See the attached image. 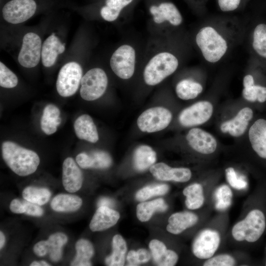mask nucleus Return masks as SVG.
Instances as JSON below:
<instances>
[{
    "label": "nucleus",
    "instance_id": "obj_1",
    "mask_svg": "<svg viewBox=\"0 0 266 266\" xmlns=\"http://www.w3.org/2000/svg\"><path fill=\"white\" fill-rule=\"evenodd\" d=\"M195 41L203 59L210 64L220 61L227 54L231 45V39L226 33L210 24L200 28Z\"/></svg>",
    "mask_w": 266,
    "mask_h": 266
},
{
    "label": "nucleus",
    "instance_id": "obj_2",
    "mask_svg": "<svg viewBox=\"0 0 266 266\" xmlns=\"http://www.w3.org/2000/svg\"><path fill=\"white\" fill-rule=\"evenodd\" d=\"M2 156L7 166L16 174L25 176L34 173L40 163L38 155L9 141L3 142Z\"/></svg>",
    "mask_w": 266,
    "mask_h": 266
},
{
    "label": "nucleus",
    "instance_id": "obj_3",
    "mask_svg": "<svg viewBox=\"0 0 266 266\" xmlns=\"http://www.w3.org/2000/svg\"><path fill=\"white\" fill-rule=\"evenodd\" d=\"M179 61L173 54L168 52L159 53L147 63L143 71V78L148 85L154 86L161 82L177 69Z\"/></svg>",
    "mask_w": 266,
    "mask_h": 266
},
{
    "label": "nucleus",
    "instance_id": "obj_4",
    "mask_svg": "<svg viewBox=\"0 0 266 266\" xmlns=\"http://www.w3.org/2000/svg\"><path fill=\"white\" fill-rule=\"evenodd\" d=\"M266 226L264 213L259 209H255L251 210L243 219L233 226L232 234L237 241L254 242L262 235Z\"/></svg>",
    "mask_w": 266,
    "mask_h": 266
},
{
    "label": "nucleus",
    "instance_id": "obj_5",
    "mask_svg": "<svg viewBox=\"0 0 266 266\" xmlns=\"http://www.w3.org/2000/svg\"><path fill=\"white\" fill-rule=\"evenodd\" d=\"M108 84L107 76L100 68L88 70L82 77L80 94L84 100L92 101L101 97Z\"/></svg>",
    "mask_w": 266,
    "mask_h": 266
},
{
    "label": "nucleus",
    "instance_id": "obj_6",
    "mask_svg": "<svg viewBox=\"0 0 266 266\" xmlns=\"http://www.w3.org/2000/svg\"><path fill=\"white\" fill-rule=\"evenodd\" d=\"M82 77V69L78 63L71 62L64 65L59 71L56 89L62 97H68L77 91Z\"/></svg>",
    "mask_w": 266,
    "mask_h": 266
},
{
    "label": "nucleus",
    "instance_id": "obj_7",
    "mask_svg": "<svg viewBox=\"0 0 266 266\" xmlns=\"http://www.w3.org/2000/svg\"><path fill=\"white\" fill-rule=\"evenodd\" d=\"M171 112L161 106L152 107L142 112L137 120L139 130L143 132L154 133L163 130L170 124Z\"/></svg>",
    "mask_w": 266,
    "mask_h": 266
},
{
    "label": "nucleus",
    "instance_id": "obj_8",
    "mask_svg": "<svg viewBox=\"0 0 266 266\" xmlns=\"http://www.w3.org/2000/svg\"><path fill=\"white\" fill-rule=\"evenodd\" d=\"M135 51L129 45H123L113 53L110 65L112 71L119 77L128 79L133 74L135 69Z\"/></svg>",
    "mask_w": 266,
    "mask_h": 266
},
{
    "label": "nucleus",
    "instance_id": "obj_9",
    "mask_svg": "<svg viewBox=\"0 0 266 266\" xmlns=\"http://www.w3.org/2000/svg\"><path fill=\"white\" fill-rule=\"evenodd\" d=\"M220 243L221 236L218 231L204 229L198 234L193 241V253L198 259H208L214 256Z\"/></svg>",
    "mask_w": 266,
    "mask_h": 266
},
{
    "label": "nucleus",
    "instance_id": "obj_10",
    "mask_svg": "<svg viewBox=\"0 0 266 266\" xmlns=\"http://www.w3.org/2000/svg\"><path fill=\"white\" fill-rule=\"evenodd\" d=\"M213 112V106L209 101H198L183 109L179 114L181 125L191 127L202 125L208 121Z\"/></svg>",
    "mask_w": 266,
    "mask_h": 266
},
{
    "label": "nucleus",
    "instance_id": "obj_11",
    "mask_svg": "<svg viewBox=\"0 0 266 266\" xmlns=\"http://www.w3.org/2000/svg\"><path fill=\"white\" fill-rule=\"evenodd\" d=\"M36 9V4L33 0H11L2 8V16L10 23L19 24L32 17Z\"/></svg>",
    "mask_w": 266,
    "mask_h": 266
},
{
    "label": "nucleus",
    "instance_id": "obj_12",
    "mask_svg": "<svg viewBox=\"0 0 266 266\" xmlns=\"http://www.w3.org/2000/svg\"><path fill=\"white\" fill-rule=\"evenodd\" d=\"M41 41L36 33H26L23 39L18 61L23 66L32 68L38 64L41 56Z\"/></svg>",
    "mask_w": 266,
    "mask_h": 266
},
{
    "label": "nucleus",
    "instance_id": "obj_13",
    "mask_svg": "<svg viewBox=\"0 0 266 266\" xmlns=\"http://www.w3.org/2000/svg\"><path fill=\"white\" fill-rule=\"evenodd\" d=\"M149 11L157 24L168 22L174 26L181 24L183 17L177 6L172 2L165 0H152Z\"/></svg>",
    "mask_w": 266,
    "mask_h": 266
},
{
    "label": "nucleus",
    "instance_id": "obj_14",
    "mask_svg": "<svg viewBox=\"0 0 266 266\" xmlns=\"http://www.w3.org/2000/svg\"><path fill=\"white\" fill-rule=\"evenodd\" d=\"M250 48L253 57L266 68V21L258 20L253 24L249 35Z\"/></svg>",
    "mask_w": 266,
    "mask_h": 266
},
{
    "label": "nucleus",
    "instance_id": "obj_15",
    "mask_svg": "<svg viewBox=\"0 0 266 266\" xmlns=\"http://www.w3.org/2000/svg\"><path fill=\"white\" fill-rule=\"evenodd\" d=\"M67 240V236L65 233L57 232L51 234L47 240L36 243L33 246V251L39 257L49 254L50 260L57 262L62 258L63 247Z\"/></svg>",
    "mask_w": 266,
    "mask_h": 266
},
{
    "label": "nucleus",
    "instance_id": "obj_16",
    "mask_svg": "<svg viewBox=\"0 0 266 266\" xmlns=\"http://www.w3.org/2000/svg\"><path fill=\"white\" fill-rule=\"evenodd\" d=\"M186 139L193 149L202 154H211L217 147V142L214 136L200 128L191 129L187 134Z\"/></svg>",
    "mask_w": 266,
    "mask_h": 266
},
{
    "label": "nucleus",
    "instance_id": "obj_17",
    "mask_svg": "<svg viewBox=\"0 0 266 266\" xmlns=\"http://www.w3.org/2000/svg\"><path fill=\"white\" fill-rule=\"evenodd\" d=\"M151 174L162 181L186 182L192 177L191 170L186 167H171L164 163L154 164L150 167Z\"/></svg>",
    "mask_w": 266,
    "mask_h": 266
},
{
    "label": "nucleus",
    "instance_id": "obj_18",
    "mask_svg": "<svg viewBox=\"0 0 266 266\" xmlns=\"http://www.w3.org/2000/svg\"><path fill=\"white\" fill-rule=\"evenodd\" d=\"M83 175L82 171L71 157L66 158L63 164L62 182L65 189L75 193L82 187Z\"/></svg>",
    "mask_w": 266,
    "mask_h": 266
},
{
    "label": "nucleus",
    "instance_id": "obj_19",
    "mask_svg": "<svg viewBox=\"0 0 266 266\" xmlns=\"http://www.w3.org/2000/svg\"><path fill=\"white\" fill-rule=\"evenodd\" d=\"M253 116L252 109L248 107H244L233 118L223 122L220 126V130L232 136L239 137L246 131Z\"/></svg>",
    "mask_w": 266,
    "mask_h": 266
},
{
    "label": "nucleus",
    "instance_id": "obj_20",
    "mask_svg": "<svg viewBox=\"0 0 266 266\" xmlns=\"http://www.w3.org/2000/svg\"><path fill=\"white\" fill-rule=\"evenodd\" d=\"M76 162L84 169H105L111 166L112 160L107 152L102 150H95L90 154L79 153L76 157Z\"/></svg>",
    "mask_w": 266,
    "mask_h": 266
},
{
    "label": "nucleus",
    "instance_id": "obj_21",
    "mask_svg": "<svg viewBox=\"0 0 266 266\" xmlns=\"http://www.w3.org/2000/svg\"><path fill=\"white\" fill-rule=\"evenodd\" d=\"M119 218L117 211L107 206H99L90 222V229L92 232L105 230L115 225Z\"/></svg>",
    "mask_w": 266,
    "mask_h": 266
},
{
    "label": "nucleus",
    "instance_id": "obj_22",
    "mask_svg": "<svg viewBox=\"0 0 266 266\" xmlns=\"http://www.w3.org/2000/svg\"><path fill=\"white\" fill-rule=\"evenodd\" d=\"M248 136L253 150L260 157L266 159V120L255 121L249 129Z\"/></svg>",
    "mask_w": 266,
    "mask_h": 266
},
{
    "label": "nucleus",
    "instance_id": "obj_23",
    "mask_svg": "<svg viewBox=\"0 0 266 266\" xmlns=\"http://www.w3.org/2000/svg\"><path fill=\"white\" fill-rule=\"evenodd\" d=\"M198 220V215L191 212L174 213L168 218L166 230L171 233L178 234L195 225Z\"/></svg>",
    "mask_w": 266,
    "mask_h": 266
},
{
    "label": "nucleus",
    "instance_id": "obj_24",
    "mask_svg": "<svg viewBox=\"0 0 266 266\" xmlns=\"http://www.w3.org/2000/svg\"><path fill=\"white\" fill-rule=\"evenodd\" d=\"M149 246L153 260L158 266H173L177 263L178 260L177 253L167 249L162 241L153 239L150 242Z\"/></svg>",
    "mask_w": 266,
    "mask_h": 266
},
{
    "label": "nucleus",
    "instance_id": "obj_25",
    "mask_svg": "<svg viewBox=\"0 0 266 266\" xmlns=\"http://www.w3.org/2000/svg\"><path fill=\"white\" fill-rule=\"evenodd\" d=\"M65 49V44L62 43L59 38L53 33L43 43L41 49V60L43 66L50 67L56 62L58 54Z\"/></svg>",
    "mask_w": 266,
    "mask_h": 266
},
{
    "label": "nucleus",
    "instance_id": "obj_26",
    "mask_svg": "<svg viewBox=\"0 0 266 266\" xmlns=\"http://www.w3.org/2000/svg\"><path fill=\"white\" fill-rule=\"evenodd\" d=\"M73 127L75 134L80 139L91 143H96L98 141L97 127L90 115L83 114L80 116L76 119Z\"/></svg>",
    "mask_w": 266,
    "mask_h": 266
},
{
    "label": "nucleus",
    "instance_id": "obj_27",
    "mask_svg": "<svg viewBox=\"0 0 266 266\" xmlns=\"http://www.w3.org/2000/svg\"><path fill=\"white\" fill-rule=\"evenodd\" d=\"M82 204V200L78 196L66 194L56 196L51 202L52 209L59 212H72L78 210Z\"/></svg>",
    "mask_w": 266,
    "mask_h": 266
},
{
    "label": "nucleus",
    "instance_id": "obj_28",
    "mask_svg": "<svg viewBox=\"0 0 266 266\" xmlns=\"http://www.w3.org/2000/svg\"><path fill=\"white\" fill-rule=\"evenodd\" d=\"M156 160V153L148 145L139 146L135 149L133 153V166L138 171L146 170L154 165Z\"/></svg>",
    "mask_w": 266,
    "mask_h": 266
},
{
    "label": "nucleus",
    "instance_id": "obj_29",
    "mask_svg": "<svg viewBox=\"0 0 266 266\" xmlns=\"http://www.w3.org/2000/svg\"><path fill=\"white\" fill-rule=\"evenodd\" d=\"M135 0H105L100 9L101 17L108 22L116 20L121 12L133 3Z\"/></svg>",
    "mask_w": 266,
    "mask_h": 266
},
{
    "label": "nucleus",
    "instance_id": "obj_30",
    "mask_svg": "<svg viewBox=\"0 0 266 266\" xmlns=\"http://www.w3.org/2000/svg\"><path fill=\"white\" fill-rule=\"evenodd\" d=\"M112 247V254L106 258L105 264L109 266H124L127 247L125 240L121 235L116 234L113 236Z\"/></svg>",
    "mask_w": 266,
    "mask_h": 266
},
{
    "label": "nucleus",
    "instance_id": "obj_31",
    "mask_svg": "<svg viewBox=\"0 0 266 266\" xmlns=\"http://www.w3.org/2000/svg\"><path fill=\"white\" fill-rule=\"evenodd\" d=\"M76 256L71 261L70 266H92L90 259L94 254V248L92 243L85 239L78 240L75 244Z\"/></svg>",
    "mask_w": 266,
    "mask_h": 266
},
{
    "label": "nucleus",
    "instance_id": "obj_32",
    "mask_svg": "<svg viewBox=\"0 0 266 266\" xmlns=\"http://www.w3.org/2000/svg\"><path fill=\"white\" fill-rule=\"evenodd\" d=\"M167 207V205L162 198L152 201H142L136 207V216L140 221L146 222L150 220L155 212L165 211Z\"/></svg>",
    "mask_w": 266,
    "mask_h": 266
},
{
    "label": "nucleus",
    "instance_id": "obj_33",
    "mask_svg": "<svg viewBox=\"0 0 266 266\" xmlns=\"http://www.w3.org/2000/svg\"><path fill=\"white\" fill-rule=\"evenodd\" d=\"M203 89L200 83L191 79H184L177 84L175 92L179 98L189 100L197 97L202 93Z\"/></svg>",
    "mask_w": 266,
    "mask_h": 266
},
{
    "label": "nucleus",
    "instance_id": "obj_34",
    "mask_svg": "<svg viewBox=\"0 0 266 266\" xmlns=\"http://www.w3.org/2000/svg\"><path fill=\"white\" fill-rule=\"evenodd\" d=\"M183 194L186 197V206L189 209H198L204 204L203 189L200 183H195L188 186L183 190Z\"/></svg>",
    "mask_w": 266,
    "mask_h": 266
},
{
    "label": "nucleus",
    "instance_id": "obj_35",
    "mask_svg": "<svg viewBox=\"0 0 266 266\" xmlns=\"http://www.w3.org/2000/svg\"><path fill=\"white\" fill-rule=\"evenodd\" d=\"M22 196L25 200L38 205H42L49 201L51 193L45 188L28 186L23 191Z\"/></svg>",
    "mask_w": 266,
    "mask_h": 266
},
{
    "label": "nucleus",
    "instance_id": "obj_36",
    "mask_svg": "<svg viewBox=\"0 0 266 266\" xmlns=\"http://www.w3.org/2000/svg\"><path fill=\"white\" fill-rule=\"evenodd\" d=\"M9 208L14 213H24L35 217H40L44 213L43 209L38 205L27 200H23L18 199H14L11 201Z\"/></svg>",
    "mask_w": 266,
    "mask_h": 266
},
{
    "label": "nucleus",
    "instance_id": "obj_37",
    "mask_svg": "<svg viewBox=\"0 0 266 266\" xmlns=\"http://www.w3.org/2000/svg\"><path fill=\"white\" fill-rule=\"evenodd\" d=\"M242 95L248 101L263 103L266 101V86L256 83L255 79L253 83L243 87Z\"/></svg>",
    "mask_w": 266,
    "mask_h": 266
},
{
    "label": "nucleus",
    "instance_id": "obj_38",
    "mask_svg": "<svg viewBox=\"0 0 266 266\" xmlns=\"http://www.w3.org/2000/svg\"><path fill=\"white\" fill-rule=\"evenodd\" d=\"M168 190V186L165 184L146 186L137 192L135 199L140 201H145L154 196L164 195Z\"/></svg>",
    "mask_w": 266,
    "mask_h": 266
},
{
    "label": "nucleus",
    "instance_id": "obj_39",
    "mask_svg": "<svg viewBox=\"0 0 266 266\" xmlns=\"http://www.w3.org/2000/svg\"><path fill=\"white\" fill-rule=\"evenodd\" d=\"M215 207L217 210H224L232 204L233 192L227 185H222L216 190L214 194Z\"/></svg>",
    "mask_w": 266,
    "mask_h": 266
},
{
    "label": "nucleus",
    "instance_id": "obj_40",
    "mask_svg": "<svg viewBox=\"0 0 266 266\" xmlns=\"http://www.w3.org/2000/svg\"><path fill=\"white\" fill-rule=\"evenodd\" d=\"M17 76L1 62H0V86L5 88H12L17 86Z\"/></svg>",
    "mask_w": 266,
    "mask_h": 266
},
{
    "label": "nucleus",
    "instance_id": "obj_41",
    "mask_svg": "<svg viewBox=\"0 0 266 266\" xmlns=\"http://www.w3.org/2000/svg\"><path fill=\"white\" fill-rule=\"evenodd\" d=\"M236 264L235 260L228 254H222L206 259L203 263L204 266H233Z\"/></svg>",
    "mask_w": 266,
    "mask_h": 266
},
{
    "label": "nucleus",
    "instance_id": "obj_42",
    "mask_svg": "<svg viewBox=\"0 0 266 266\" xmlns=\"http://www.w3.org/2000/svg\"><path fill=\"white\" fill-rule=\"evenodd\" d=\"M225 174L228 182L234 189L242 190L247 187L246 181L238 177L233 167L227 168L225 170Z\"/></svg>",
    "mask_w": 266,
    "mask_h": 266
},
{
    "label": "nucleus",
    "instance_id": "obj_43",
    "mask_svg": "<svg viewBox=\"0 0 266 266\" xmlns=\"http://www.w3.org/2000/svg\"><path fill=\"white\" fill-rule=\"evenodd\" d=\"M219 9L223 12H231L237 10L243 0H216Z\"/></svg>",
    "mask_w": 266,
    "mask_h": 266
},
{
    "label": "nucleus",
    "instance_id": "obj_44",
    "mask_svg": "<svg viewBox=\"0 0 266 266\" xmlns=\"http://www.w3.org/2000/svg\"><path fill=\"white\" fill-rule=\"evenodd\" d=\"M40 126L42 131L47 135H50L55 133L57 130L54 119L42 115L40 121Z\"/></svg>",
    "mask_w": 266,
    "mask_h": 266
},
{
    "label": "nucleus",
    "instance_id": "obj_45",
    "mask_svg": "<svg viewBox=\"0 0 266 266\" xmlns=\"http://www.w3.org/2000/svg\"><path fill=\"white\" fill-rule=\"evenodd\" d=\"M60 109L56 105L52 104L47 105L44 108L43 115L52 119H55L60 117Z\"/></svg>",
    "mask_w": 266,
    "mask_h": 266
},
{
    "label": "nucleus",
    "instance_id": "obj_46",
    "mask_svg": "<svg viewBox=\"0 0 266 266\" xmlns=\"http://www.w3.org/2000/svg\"><path fill=\"white\" fill-rule=\"evenodd\" d=\"M136 258L138 264H140L149 261L151 255L146 249L141 248L136 251Z\"/></svg>",
    "mask_w": 266,
    "mask_h": 266
},
{
    "label": "nucleus",
    "instance_id": "obj_47",
    "mask_svg": "<svg viewBox=\"0 0 266 266\" xmlns=\"http://www.w3.org/2000/svg\"><path fill=\"white\" fill-rule=\"evenodd\" d=\"M127 259L129 266H136L139 265L136 258V251L131 250L129 252Z\"/></svg>",
    "mask_w": 266,
    "mask_h": 266
},
{
    "label": "nucleus",
    "instance_id": "obj_48",
    "mask_svg": "<svg viewBox=\"0 0 266 266\" xmlns=\"http://www.w3.org/2000/svg\"><path fill=\"white\" fill-rule=\"evenodd\" d=\"M99 206H105L109 207H112L115 205L114 201L108 198H101L98 201Z\"/></svg>",
    "mask_w": 266,
    "mask_h": 266
},
{
    "label": "nucleus",
    "instance_id": "obj_49",
    "mask_svg": "<svg viewBox=\"0 0 266 266\" xmlns=\"http://www.w3.org/2000/svg\"><path fill=\"white\" fill-rule=\"evenodd\" d=\"M206 0H187L194 8L197 9H203Z\"/></svg>",
    "mask_w": 266,
    "mask_h": 266
},
{
    "label": "nucleus",
    "instance_id": "obj_50",
    "mask_svg": "<svg viewBox=\"0 0 266 266\" xmlns=\"http://www.w3.org/2000/svg\"><path fill=\"white\" fill-rule=\"evenodd\" d=\"M30 266H48L50 265L45 261L42 260L40 262L35 261H33L31 264Z\"/></svg>",
    "mask_w": 266,
    "mask_h": 266
},
{
    "label": "nucleus",
    "instance_id": "obj_51",
    "mask_svg": "<svg viewBox=\"0 0 266 266\" xmlns=\"http://www.w3.org/2000/svg\"><path fill=\"white\" fill-rule=\"evenodd\" d=\"M5 242V236L4 233L0 231V249H2L4 246Z\"/></svg>",
    "mask_w": 266,
    "mask_h": 266
},
{
    "label": "nucleus",
    "instance_id": "obj_52",
    "mask_svg": "<svg viewBox=\"0 0 266 266\" xmlns=\"http://www.w3.org/2000/svg\"><path fill=\"white\" fill-rule=\"evenodd\" d=\"M54 122H55L56 125L57 127H58L60 125V124H61L62 120H61V118L60 117H59L57 118L56 119H54Z\"/></svg>",
    "mask_w": 266,
    "mask_h": 266
},
{
    "label": "nucleus",
    "instance_id": "obj_53",
    "mask_svg": "<svg viewBox=\"0 0 266 266\" xmlns=\"http://www.w3.org/2000/svg\"><path fill=\"white\" fill-rule=\"evenodd\" d=\"M244 0L245 1V0H243V1H244Z\"/></svg>",
    "mask_w": 266,
    "mask_h": 266
},
{
    "label": "nucleus",
    "instance_id": "obj_54",
    "mask_svg": "<svg viewBox=\"0 0 266 266\" xmlns=\"http://www.w3.org/2000/svg\"></svg>",
    "mask_w": 266,
    "mask_h": 266
}]
</instances>
